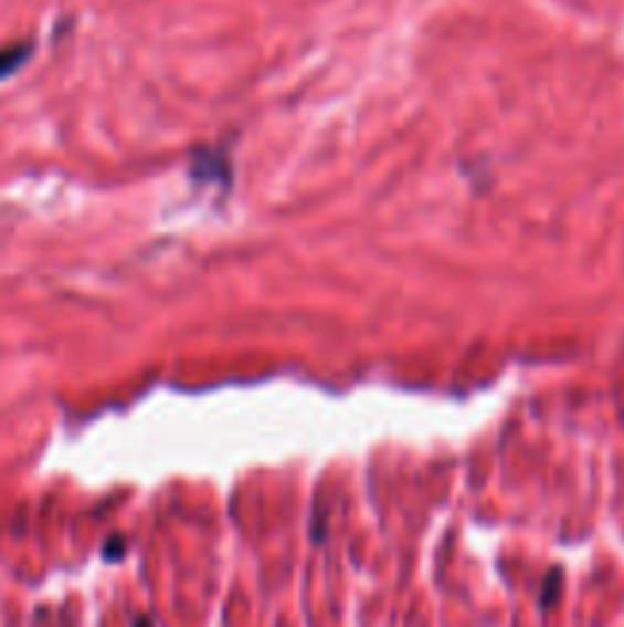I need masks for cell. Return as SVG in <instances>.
Listing matches in <instances>:
<instances>
[{
  "label": "cell",
  "instance_id": "1",
  "mask_svg": "<svg viewBox=\"0 0 624 627\" xmlns=\"http://www.w3.org/2000/svg\"><path fill=\"white\" fill-rule=\"evenodd\" d=\"M31 55H34V46H31V43H13V46H3V50H0V80L13 77L15 71L25 65Z\"/></svg>",
  "mask_w": 624,
  "mask_h": 627
},
{
  "label": "cell",
  "instance_id": "2",
  "mask_svg": "<svg viewBox=\"0 0 624 627\" xmlns=\"http://www.w3.org/2000/svg\"><path fill=\"white\" fill-rule=\"evenodd\" d=\"M560 578H563V575H560V569H551V573H548V582H544V591H542L544 609H548V606H551V603L560 597Z\"/></svg>",
  "mask_w": 624,
  "mask_h": 627
},
{
  "label": "cell",
  "instance_id": "3",
  "mask_svg": "<svg viewBox=\"0 0 624 627\" xmlns=\"http://www.w3.org/2000/svg\"><path fill=\"white\" fill-rule=\"evenodd\" d=\"M105 554H107V557H114V554H123V542H110Z\"/></svg>",
  "mask_w": 624,
  "mask_h": 627
},
{
  "label": "cell",
  "instance_id": "4",
  "mask_svg": "<svg viewBox=\"0 0 624 627\" xmlns=\"http://www.w3.org/2000/svg\"><path fill=\"white\" fill-rule=\"evenodd\" d=\"M135 627H154V625H150L147 618H138V621H135Z\"/></svg>",
  "mask_w": 624,
  "mask_h": 627
}]
</instances>
